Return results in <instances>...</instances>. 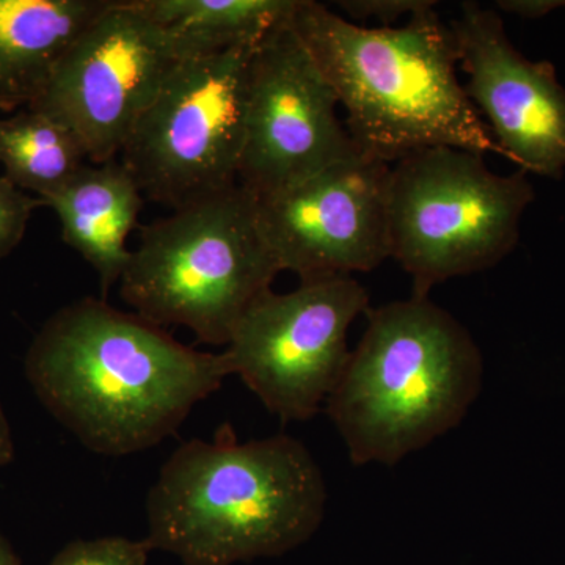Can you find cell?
<instances>
[{"label": "cell", "mask_w": 565, "mask_h": 565, "mask_svg": "<svg viewBox=\"0 0 565 565\" xmlns=\"http://www.w3.org/2000/svg\"><path fill=\"white\" fill-rule=\"evenodd\" d=\"M392 166L356 156L281 191L256 196L281 273L300 281L371 273L390 258Z\"/></svg>", "instance_id": "11"}, {"label": "cell", "mask_w": 565, "mask_h": 565, "mask_svg": "<svg viewBox=\"0 0 565 565\" xmlns=\"http://www.w3.org/2000/svg\"><path fill=\"white\" fill-rule=\"evenodd\" d=\"M497 6V10L535 20V18L545 17L550 11L565 7V2L563 0H501Z\"/></svg>", "instance_id": "20"}, {"label": "cell", "mask_w": 565, "mask_h": 565, "mask_svg": "<svg viewBox=\"0 0 565 565\" xmlns=\"http://www.w3.org/2000/svg\"><path fill=\"white\" fill-rule=\"evenodd\" d=\"M280 266L264 239L258 200L244 185L214 193L140 226L118 286L122 302L158 327H184L226 345Z\"/></svg>", "instance_id": "5"}, {"label": "cell", "mask_w": 565, "mask_h": 565, "mask_svg": "<svg viewBox=\"0 0 565 565\" xmlns=\"http://www.w3.org/2000/svg\"><path fill=\"white\" fill-rule=\"evenodd\" d=\"M156 24L200 54L258 43L291 17L297 0H134Z\"/></svg>", "instance_id": "16"}, {"label": "cell", "mask_w": 565, "mask_h": 565, "mask_svg": "<svg viewBox=\"0 0 565 565\" xmlns=\"http://www.w3.org/2000/svg\"><path fill=\"white\" fill-rule=\"evenodd\" d=\"M44 407L96 455H136L177 434L232 375L225 353L196 351L162 327L84 297L52 315L25 355Z\"/></svg>", "instance_id": "1"}, {"label": "cell", "mask_w": 565, "mask_h": 565, "mask_svg": "<svg viewBox=\"0 0 565 565\" xmlns=\"http://www.w3.org/2000/svg\"><path fill=\"white\" fill-rule=\"evenodd\" d=\"M143 193L121 161L82 167L63 188L41 200L61 222L62 237L98 275L102 299L120 281L139 226Z\"/></svg>", "instance_id": "13"}, {"label": "cell", "mask_w": 565, "mask_h": 565, "mask_svg": "<svg viewBox=\"0 0 565 565\" xmlns=\"http://www.w3.org/2000/svg\"><path fill=\"white\" fill-rule=\"evenodd\" d=\"M110 0H0V107L32 106Z\"/></svg>", "instance_id": "14"}, {"label": "cell", "mask_w": 565, "mask_h": 565, "mask_svg": "<svg viewBox=\"0 0 565 565\" xmlns=\"http://www.w3.org/2000/svg\"><path fill=\"white\" fill-rule=\"evenodd\" d=\"M455 33L465 93L504 158L526 173L565 172V88L555 66L515 50L497 9L463 2Z\"/></svg>", "instance_id": "12"}, {"label": "cell", "mask_w": 565, "mask_h": 565, "mask_svg": "<svg viewBox=\"0 0 565 565\" xmlns=\"http://www.w3.org/2000/svg\"><path fill=\"white\" fill-rule=\"evenodd\" d=\"M193 55L200 52L188 40L156 24L134 0H110L29 107L65 122L88 162L115 161L163 82Z\"/></svg>", "instance_id": "9"}, {"label": "cell", "mask_w": 565, "mask_h": 565, "mask_svg": "<svg viewBox=\"0 0 565 565\" xmlns=\"http://www.w3.org/2000/svg\"><path fill=\"white\" fill-rule=\"evenodd\" d=\"M258 43L184 58L163 82L120 152L145 199L178 210L239 184Z\"/></svg>", "instance_id": "7"}, {"label": "cell", "mask_w": 565, "mask_h": 565, "mask_svg": "<svg viewBox=\"0 0 565 565\" xmlns=\"http://www.w3.org/2000/svg\"><path fill=\"white\" fill-rule=\"evenodd\" d=\"M435 6L427 3L401 28H367L315 0H297L292 29L366 158L393 166L435 147L501 154L457 76L455 33Z\"/></svg>", "instance_id": "2"}, {"label": "cell", "mask_w": 565, "mask_h": 565, "mask_svg": "<svg viewBox=\"0 0 565 565\" xmlns=\"http://www.w3.org/2000/svg\"><path fill=\"white\" fill-rule=\"evenodd\" d=\"M147 542L121 535L79 539L63 546L50 565H148Z\"/></svg>", "instance_id": "17"}, {"label": "cell", "mask_w": 565, "mask_h": 565, "mask_svg": "<svg viewBox=\"0 0 565 565\" xmlns=\"http://www.w3.org/2000/svg\"><path fill=\"white\" fill-rule=\"evenodd\" d=\"M338 107L289 17L253 51L239 184L263 196L362 156Z\"/></svg>", "instance_id": "10"}, {"label": "cell", "mask_w": 565, "mask_h": 565, "mask_svg": "<svg viewBox=\"0 0 565 565\" xmlns=\"http://www.w3.org/2000/svg\"><path fill=\"white\" fill-rule=\"evenodd\" d=\"M0 565H22L9 542L0 535Z\"/></svg>", "instance_id": "22"}, {"label": "cell", "mask_w": 565, "mask_h": 565, "mask_svg": "<svg viewBox=\"0 0 565 565\" xmlns=\"http://www.w3.org/2000/svg\"><path fill=\"white\" fill-rule=\"evenodd\" d=\"M364 316L326 408L353 465L393 467L463 422L481 393L484 360L467 327L429 297Z\"/></svg>", "instance_id": "4"}, {"label": "cell", "mask_w": 565, "mask_h": 565, "mask_svg": "<svg viewBox=\"0 0 565 565\" xmlns=\"http://www.w3.org/2000/svg\"><path fill=\"white\" fill-rule=\"evenodd\" d=\"M370 310L353 277L300 281L262 294L234 327L226 362L281 423L308 422L326 405L351 356L349 329Z\"/></svg>", "instance_id": "8"}, {"label": "cell", "mask_w": 565, "mask_h": 565, "mask_svg": "<svg viewBox=\"0 0 565 565\" xmlns=\"http://www.w3.org/2000/svg\"><path fill=\"white\" fill-rule=\"evenodd\" d=\"M430 0H341L340 9L353 24L364 25L370 20L381 22L379 28H393L403 17L411 18Z\"/></svg>", "instance_id": "19"}, {"label": "cell", "mask_w": 565, "mask_h": 565, "mask_svg": "<svg viewBox=\"0 0 565 565\" xmlns=\"http://www.w3.org/2000/svg\"><path fill=\"white\" fill-rule=\"evenodd\" d=\"M44 204L39 196L28 195L7 178L0 177V259L21 244L32 212Z\"/></svg>", "instance_id": "18"}, {"label": "cell", "mask_w": 565, "mask_h": 565, "mask_svg": "<svg viewBox=\"0 0 565 565\" xmlns=\"http://www.w3.org/2000/svg\"><path fill=\"white\" fill-rule=\"evenodd\" d=\"M13 455L14 445L10 423L7 419L6 412H3L2 404H0V467L10 463L13 460Z\"/></svg>", "instance_id": "21"}, {"label": "cell", "mask_w": 565, "mask_h": 565, "mask_svg": "<svg viewBox=\"0 0 565 565\" xmlns=\"http://www.w3.org/2000/svg\"><path fill=\"white\" fill-rule=\"evenodd\" d=\"M326 479L310 449L289 435L237 440L222 424L162 465L147 498L151 550L184 565L277 557L310 541L327 511Z\"/></svg>", "instance_id": "3"}, {"label": "cell", "mask_w": 565, "mask_h": 565, "mask_svg": "<svg viewBox=\"0 0 565 565\" xmlns=\"http://www.w3.org/2000/svg\"><path fill=\"white\" fill-rule=\"evenodd\" d=\"M87 152L68 126L36 107L0 120L3 178L40 200L58 191L82 167Z\"/></svg>", "instance_id": "15"}, {"label": "cell", "mask_w": 565, "mask_h": 565, "mask_svg": "<svg viewBox=\"0 0 565 565\" xmlns=\"http://www.w3.org/2000/svg\"><path fill=\"white\" fill-rule=\"evenodd\" d=\"M533 200L523 170L493 173L484 156L460 148L414 152L390 172V258L411 275L412 296L429 297L434 286L503 262Z\"/></svg>", "instance_id": "6"}]
</instances>
